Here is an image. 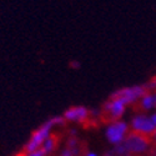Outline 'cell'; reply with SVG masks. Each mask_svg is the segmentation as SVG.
<instances>
[{
  "mask_svg": "<svg viewBox=\"0 0 156 156\" xmlns=\"http://www.w3.org/2000/svg\"><path fill=\"white\" fill-rule=\"evenodd\" d=\"M65 124V119L62 116H56V118H53L48 120L45 124H43L40 127H37L36 130H34L29 141L27 142L21 150L27 154H30L37 149H40L43 146V144L45 142V140L48 139V136L50 135V130L53 129L55 125H62Z\"/></svg>",
  "mask_w": 156,
  "mask_h": 156,
  "instance_id": "6da1fadb",
  "label": "cell"
},
{
  "mask_svg": "<svg viewBox=\"0 0 156 156\" xmlns=\"http://www.w3.org/2000/svg\"><path fill=\"white\" fill-rule=\"evenodd\" d=\"M62 118L65 119V121H74L85 127L96 126V122L100 121V110L93 111L85 106H71L68 110H65Z\"/></svg>",
  "mask_w": 156,
  "mask_h": 156,
  "instance_id": "7a4b0ae2",
  "label": "cell"
},
{
  "mask_svg": "<svg viewBox=\"0 0 156 156\" xmlns=\"http://www.w3.org/2000/svg\"><path fill=\"white\" fill-rule=\"evenodd\" d=\"M122 145L130 155H145L149 152V150L152 146V140L151 136L149 135L130 130L122 142Z\"/></svg>",
  "mask_w": 156,
  "mask_h": 156,
  "instance_id": "3957f363",
  "label": "cell"
},
{
  "mask_svg": "<svg viewBox=\"0 0 156 156\" xmlns=\"http://www.w3.org/2000/svg\"><path fill=\"white\" fill-rule=\"evenodd\" d=\"M126 106L127 105H125L120 99L110 96L106 100V102L104 104L102 109L100 110V118H99L100 122H104V124L109 125L111 122L121 120V118L125 114Z\"/></svg>",
  "mask_w": 156,
  "mask_h": 156,
  "instance_id": "277c9868",
  "label": "cell"
},
{
  "mask_svg": "<svg viewBox=\"0 0 156 156\" xmlns=\"http://www.w3.org/2000/svg\"><path fill=\"white\" fill-rule=\"evenodd\" d=\"M145 93H146L145 85H133V86H126V87L116 90L110 96L120 99L127 106L129 105L135 106L139 102V100L145 95Z\"/></svg>",
  "mask_w": 156,
  "mask_h": 156,
  "instance_id": "5b68a950",
  "label": "cell"
},
{
  "mask_svg": "<svg viewBox=\"0 0 156 156\" xmlns=\"http://www.w3.org/2000/svg\"><path fill=\"white\" fill-rule=\"evenodd\" d=\"M155 124L151 120V116L146 114H136L130 121V130L131 131H136L140 134H145L151 136L152 133L155 131Z\"/></svg>",
  "mask_w": 156,
  "mask_h": 156,
  "instance_id": "8992f818",
  "label": "cell"
},
{
  "mask_svg": "<svg viewBox=\"0 0 156 156\" xmlns=\"http://www.w3.org/2000/svg\"><path fill=\"white\" fill-rule=\"evenodd\" d=\"M129 131H130V126L125 121L119 120V121H115V122H111V124L108 125L106 136H108L110 142L120 145L124 142Z\"/></svg>",
  "mask_w": 156,
  "mask_h": 156,
  "instance_id": "52a82bcc",
  "label": "cell"
},
{
  "mask_svg": "<svg viewBox=\"0 0 156 156\" xmlns=\"http://www.w3.org/2000/svg\"><path fill=\"white\" fill-rule=\"evenodd\" d=\"M89 150L86 144L80 141L77 137H69L66 142V147L60 154V156H89Z\"/></svg>",
  "mask_w": 156,
  "mask_h": 156,
  "instance_id": "ba28073f",
  "label": "cell"
},
{
  "mask_svg": "<svg viewBox=\"0 0 156 156\" xmlns=\"http://www.w3.org/2000/svg\"><path fill=\"white\" fill-rule=\"evenodd\" d=\"M136 114H146L150 110H156V91H146L135 105Z\"/></svg>",
  "mask_w": 156,
  "mask_h": 156,
  "instance_id": "9c48e42d",
  "label": "cell"
},
{
  "mask_svg": "<svg viewBox=\"0 0 156 156\" xmlns=\"http://www.w3.org/2000/svg\"><path fill=\"white\" fill-rule=\"evenodd\" d=\"M61 140V135L58 133H50V135L48 136V139L45 140V142L43 144L44 149L46 150L48 154H54L55 150L58 149L59 144Z\"/></svg>",
  "mask_w": 156,
  "mask_h": 156,
  "instance_id": "30bf717a",
  "label": "cell"
},
{
  "mask_svg": "<svg viewBox=\"0 0 156 156\" xmlns=\"http://www.w3.org/2000/svg\"><path fill=\"white\" fill-rule=\"evenodd\" d=\"M146 91H156V77H152L147 83L144 84Z\"/></svg>",
  "mask_w": 156,
  "mask_h": 156,
  "instance_id": "8fae6325",
  "label": "cell"
},
{
  "mask_svg": "<svg viewBox=\"0 0 156 156\" xmlns=\"http://www.w3.org/2000/svg\"><path fill=\"white\" fill-rule=\"evenodd\" d=\"M70 66H71V68H74L75 70H77V69H80L81 65H80V62H79V61L74 60V61H71V62H70Z\"/></svg>",
  "mask_w": 156,
  "mask_h": 156,
  "instance_id": "7c38bea8",
  "label": "cell"
},
{
  "mask_svg": "<svg viewBox=\"0 0 156 156\" xmlns=\"http://www.w3.org/2000/svg\"><path fill=\"white\" fill-rule=\"evenodd\" d=\"M147 155H149V156H156V145H152V146H151V149L149 150Z\"/></svg>",
  "mask_w": 156,
  "mask_h": 156,
  "instance_id": "4fadbf2b",
  "label": "cell"
},
{
  "mask_svg": "<svg viewBox=\"0 0 156 156\" xmlns=\"http://www.w3.org/2000/svg\"><path fill=\"white\" fill-rule=\"evenodd\" d=\"M151 140H152V145H156V129H155V131L151 135Z\"/></svg>",
  "mask_w": 156,
  "mask_h": 156,
  "instance_id": "5bb4252c",
  "label": "cell"
},
{
  "mask_svg": "<svg viewBox=\"0 0 156 156\" xmlns=\"http://www.w3.org/2000/svg\"><path fill=\"white\" fill-rule=\"evenodd\" d=\"M151 120L154 121V124H155V126H156V112H154V114L151 115Z\"/></svg>",
  "mask_w": 156,
  "mask_h": 156,
  "instance_id": "9a60e30c",
  "label": "cell"
}]
</instances>
